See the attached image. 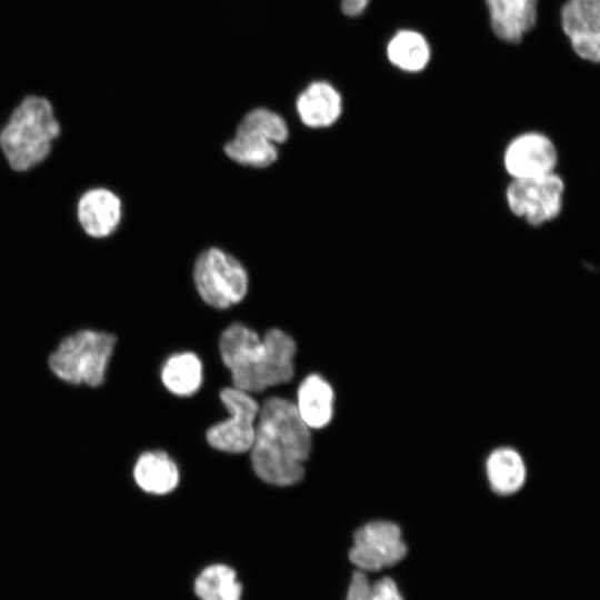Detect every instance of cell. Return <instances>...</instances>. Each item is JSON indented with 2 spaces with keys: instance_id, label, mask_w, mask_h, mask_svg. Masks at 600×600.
Returning <instances> with one entry per match:
<instances>
[{
  "instance_id": "4",
  "label": "cell",
  "mask_w": 600,
  "mask_h": 600,
  "mask_svg": "<svg viewBox=\"0 0 600 600\" xmlns=\"http://www.w3.org/2000/svg\"><path fill=\"white\" fill-rule=\"evenodd\" d=\"M116 342V336L107 331L77 330L60 340L48 358L49 369L64 382L99 387L104 382Z\"/></svg>"
},
{
  "instance_id": "20",
  "label": "cell",
  "mask_w": 600,
  "mask_h": 600,
  "mask_svg": "<svg viewBox=\"0 0 600 600\" xmlns=\"http://www.w3.org/2000/svg\"><path fill=\"white\" fill-rule=\"evenodd\" d=\"M194 590L201 600H240L242 588L233 569L212 564L198 576Z\"/></svg>"
},
{
  "instance_id": "7",
  "label": "cell",
  "mask_w": 600,
  "mask_h": 600,
  "mask_svg": "<svg viewBox=\"0 0 600 600\" xmlns=\"http://www.w3.org/2000/svg\"><path fill=\"white\" fill-rule=\"evenodd\" d=\"M220 399L229 417L208 429V443L228 453L250 451L256 436L259 404L249 392L236 387L222 389Z\"/></svg>"
},
{
  "instance_id": "3",
  "label": "cell",
  "mask_w": 600,
  "mask_h": 600,
  "mask_svg": "<svg viewBox=\"0 0 600 600\" xmlns=\"http://www.w3.org/2000/svg\"><path fill=\"white\" fill-rule=\"evenodd\" d=\"M61 133L51 102L28 96L0 128V152L11 171L28 172L49 158Z\"/></svg>"
},
{
  "instance_id": "21",
  "label": "cell",
  "mask_w": 600,
  "mask_h": 600,
  "mask_svg": "<svg viewBox=\"0 0 600 600\" xmlns=\"http://www.w3.org/2000/svg\"><path fill=\"white\" fill-rule=\"evenodd\" d=\"M346 600H403L397 583L390 577L370 582L367 572L352 573Z\"/></svg>"
},
{
  "instance_id": "13",
  "label": "cell",
  "mask_w": 600,
  "mask_h": 600,
  "mask_svg": "<svg viewBox=\"0 0 600 600\" xmlns=\"http://www.w3.org/2000/svg\"><path fill=\"white\" fill-rule=\"evenodd\" d=\"M297 112L309 128L322 129L336 123L342 113L339 91L326 81L310 83L298 97Z\"/></svg>"
},
{
  "instance_id": "9",
  "label": "cell",
  "mask_w": 600,
  "mask_h": 600,
  "mask_svg": "<svg viewBox=\"0 0 600 600\" xmlns=\"http://www.w3.org/2000/svg\"><path fill=\"white\" fill-rule=\"evenodd\" d=\"M559 150L550 136L529 130L514 136L502 153V164L510 180L529 179L556 172Z\"/></svg>"
},
{
  "instance_id": "22",
  "label": "cell",
  "mask_w": 600,
  "mask_h": 600,
  "mask_svg": "<svg viewBox=\"0 0 600 600\" xmlns=\"http://www.w3.org/2000/svg\"><path fill=\"white\" fill-rule=\"evenodd\" d=\"M237 130L260 134L276 144L284 142L289 137L284 119L264 108H257L247 113Z\"/></svg>"
},
{
  "instance_id": "18",
  "label": "cell",
  "mask_w": 600,
  "mask_h": 600,
  "mask_svg": "<svg viewBox=\"0 0 600 600\" xmlns=\"http://www.w3.org/2000/svg\"><path fill=\"white\" fill-rule=\"evenodd\" d=\"M224 153L234 162L253 168H267L278 159L276 143L260 134L238 130L224 144Z\"/></svg>"
},
{
  "instance_id": "12",
  "label": "cell",
  "mask_w": 600,
  "mask_h": 600,
  "mask_svg": "<svg viewBox=\"0 0 600 600\" xmlns=\"http://www.w3.org/2000/svg\"><path fill=\"white\" fill-rule=\"evenodd\" d=\"M493 33L503 42L518 44L539 20V0H484Z\"/></svg>"
},
{
  "instance_id": "16",
  "label": "cell",
  "mask_w": 600,
  "mask_h": 600,
  "mask_svg": "<svg viewBox=\"0 0 600 600\" xmlns=\"http://www.w3.org/2000/svg\"><path fill=\"white\" fill-rule=\"evenodd\" d=\"M486 471L491 489L501 496L518 492L527 479V468L521 454L512 448H499L490 453Z\"/></svg>"
},
{
  "instance_id": "17",
  "label": "cell",
  "mask_w": 600,
  "mask_h": 600,
  "mask_svg": "<svg viewBox=\"0 0 600 600\" xmlns=\"http://www.w3.org/2000/svg\"><path fill=\"white\" fill-rule=\"evenodd\" d=\"M431 56L427 39L418 31L402 29L390 39L387 57L394 67L406 72L423 70Z\"/></svg>"
},
{
  "instance_id": "23",
  "label": "cell",
  "mask_w": 600,
  "mask_h": 600,
  "mask_svg": "<svg viewBox=\"0 0 600 600\" xmlns=\"http://www.w3.org/2000/svg\"><path fill=\"white\" fill-rule=\"evenodd\" d=\"M370 0H341V10L346 16H360L368 7Z\"/></svg>"
},
{
  "instance_id": "14",
  "label": "cell",
  "mask_w": 600,
  "mask_h": 600,
  "mask_svg": "<svg viewBox=\"0 0 600 600\" xmlns=\"http://www.w3.org/2000/svg\"><path fill=\"white\" fill-rule=\"evenodd\" d=\"M296 407L310 429L326 427L333 412V390L319 374H309L299 386Z\"/></svg>"
},
{
  "instance_id": "8",
  "label": "cell",
  "mask_w": 600,
  "mask_h": 600,
  "mask_svg": "<svg viewBox=\"0 0 600 600\" xmlns=\"http://www.w3.org/2000/svg\"><path fill=\"white\" fill-rule=\"evenodd\" d=\"M406 554L400 528L391 521L376 520L354 532L349 559L358 570L376 572L396 566Z\"/></svg>"
},
{
  "instance_id": "5",
  "label": "cell",
  "mask_w": 600,
  "mask_h": 600,
  "mask_svg": "<svg viewBox=\"0 0 600 600\" xmlns=\"http://www.w3.org/2000/svg\"><path fill=\"white\" fill-rule=\"evenodd\" d=\"M193 281L200 298L216 309H227L242 301L249 286L242 263L219 248H209L198 256Z\"/></svg>"
},
{
  "instance_id": "15",
  "label": "cell",
  "mask_w": 600,
  "mask_h": 600,
  "mask_svg": "<svg viewBox=\"0 0 600 600\" xmlns=\"http://www.w3.org/2000/svg\"><path fill=\"white\" fill-rule=\"evenodd\" d=\"M133 478L140 489L152 494L171 492L179 483V470L163 451L142 453L133 468Z\"/></svg>"
},
{
  "instance_id": "2",
  "label": "cell",
  "mask_w": 600,
  "mask_h": 600,
  "mask_svg": "<svg viewBox=\"0 0 600 600\" xmlns=\"http://www.w3.org/2000/svg\"><path fill=\"white\" fill-rule=\"evenodd\" d=\"M219 350L233 387L249 393L288 382L293 376L296 342L280 329H270L261 338L249 327L232 323L222 332Z\"/></svg>"
},
{
  "instance_id": "11",
  "label": "cell",
  "mask_w": 600,
  "mask_h": 600,
  "mask_svg": "<svg viewBox=\"0 0 600 600\" xmlns=\"http://www.w3.org/2000/svg\"><path fill=\"white\" fill-rule=\"evenodd\" d=\"M122 219L119 196L104 187L86 189L76 202V220L89 238L104 239L111 236Z\"/></svg>"
},
{
  "instance_id": "6",
  "label": "cell",
  "mask_w": 600,
  "mask_h": 600,
  "mask_svg": "<svg viewBox=\"0 0 600 600\" xmlns=\"http://www.w3.org/2000/svg\"><path fill=\"white\" fill-rule=\"evenodd\" d=\"M566 182L558 171L529 179L510 180L506 188L509 211L531 227H542L562 213Z\"/></svg>"
},
{
  "instance_id": "19",
  "label": "cell",
  "mask_w": 600,
  "mask_h": 600,
  "mask_svg": "<svg viewBox=\"0 0 600 600\" xmlns=\"http://www.w3.org/2000/svg\"><path fill=\"white\" fill-rule=\"evenodd\" d=\"M161 380L164 387L177 396L193 394L202 382L200 359L192 352L171 356L162 367Z\"/></svg>"
},
{
  "instance_id": "10",
  "label": "cell",
  "mask_w": 600,
  "mask_h": 600,
  "mask_svg": "<svg viewBox=\"0 0 600 600\" xmlns=\"http://www.w3.org/2000/svg\"><path fill=\"white\" fill-rule=\"evenodd\" d=\"M558 23L579 60L600 64V0H563Z\"/></svg>"
},
{
  "instance_id": "1",
  "label": "cell",
  "mask_w": 600,
  "mask_h": 600,
  "mask_svg": "<svg viewBox=\"0 0 600 600\" xmlns=\"http://www.w3.org/2000/svg\"><path fill=\"white\" fill-rule=\"evenodd\" d=\"M310 451V428L296 403L280 397L267 399L260 407L250 449L254 473L269 484L292 486L303 478Z\"/></svg>"
}]
</instances>
